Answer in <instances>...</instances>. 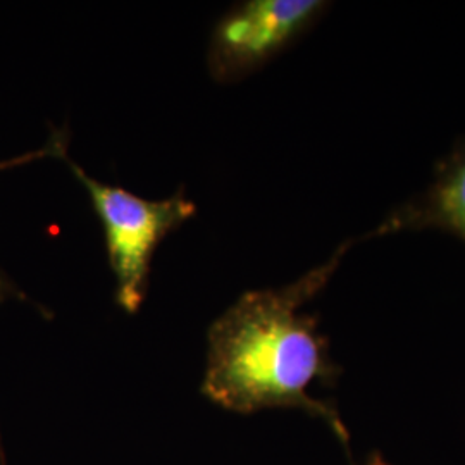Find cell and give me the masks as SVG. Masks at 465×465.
I'll use <instances>...</instances> for the list:
<instances>
[{
	"label": "cell",
	"instance_id": "cell-2",
	"mask_svg": "<svg viewBox=\"0 0 465 465\" xmlns=\"http://www.w3.org/2000/svg\"><path fill=\"white\" fill-rule=\"evenodd\" d=\"M84 184L105 232L109 262L116 276L117 303L136 312L149 284L150 261L167 234L195 216L197 205L183 192L166 200L136 197L124 188L100 183L64 157Z\"/></svg>",
	"mask_w": 465,
	"mask_h": 465
},
{
	"label": "cell",
	"instance_id": "cell-5",
	"mask_svg": "<svg viewBox=\"0 0 465 465\" xmlns=\"http://www.w3.org/2000/svg\"><path fill=\"white\" fill-rule=\"evenodd\" d=\"M66 140H64V134H57L49 142V145L45 149L38 150V152H32L28 155H23V157H17L13 161H5V163H0V169H5V167L17 166V164H23L26 161H34V159H40V157H57V159H64L66 157ZM9 288L11 284L5 282V280L2 278L0 274V295H7L9 293Z\"/></svg>",
	"mask_w": 465,
	"mask_h": 465
},
{
	"label": "cell",
	"instance_id": "cell-4",
	"mask_svg": "<svg viewBox=\"0 0 465 465\" xmlns=\"http://www.w3.org/2000/svg\"><path fill=\"white\" fill-rule=\"evenodd\" d=\"M414 230H441L465 242V140L438 164L432 183L386 217L369 238Z\"/></svg>",
	"mask_w": 465,
	"mask_h": 465
},
{
	"label": "cell",
	"instance_id": "cell-6",
	"mask_svg": "<svg viewBox=\"0 0 465 465\" xmlns=\"http://www.w3.org/2000/svg\"><path fill=\"white\" fill-rule=\"evenodd\" d=\"M366 465H390L388 462H384L381 457H374L371 462H367Z\"/></svg>",
	"mask_w": 465,
	"mask_h": 465
},
{
	"label": "cell",
	"instance_id": "cell-3",
	"mask_svg": "<svg viewBox=\"0 0 465 465\" xmlns=\"http://www.w3.org/2000/svg\"><path fill=\"white\" fill-rule=\"evenodd\" d=\"M326 7L319 0H252L238 5L213 34V78L230 84L249 76L309 30Z\"/></svg>",
	"mask_w": 465,
	"mask_h": 465
},
{
	"label": "cell",
	"instance_id": "cell-1",
	"mask_svg": "<svg viewBox=\"0 0 465 465\" xmlns=\"http://www.w3.org/2000/svg\"><path fill=\"white\" fill-rule=\"evenodd\" d=\"M350 247L351 242L340 245L297 282L247 292L217 319L209 331L205 397L238 414L299 409L322 419L349 447V431L334 407L309 393L316 381H334L338 367L316 319L302 307L328 286Z\"/></svg>",
	"mask_w": 465,
	"mask_h": 465
}]
</instances>
